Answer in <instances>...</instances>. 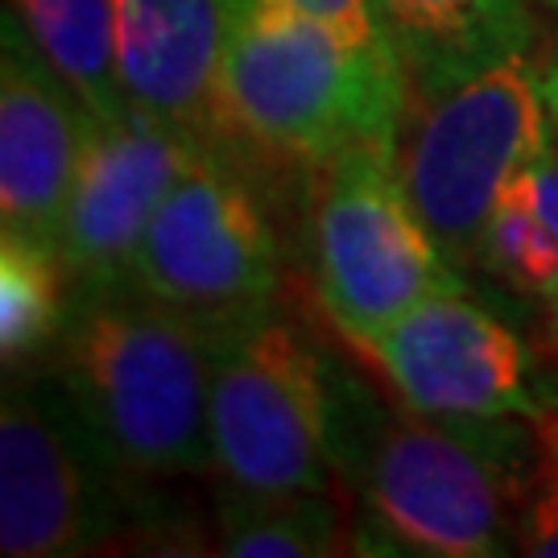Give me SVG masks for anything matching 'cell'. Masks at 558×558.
I'll return each instance as SVG.
<instances>
[{"label":"cell","instance_id":"1","mask_svg":"<svg viewBox=\"0 0 558 558\" xmlns=\"http://www.w3.org/2000/svg\"><path fill=\"white\" fill-rule=\"evenodd\" d=\"M327 426L356 550L493 558L518 550V484L456 426L327 356Z\"/></svg>","mask_w":558,"mask_h":558},{"label":"cell","instance_id":"2","mask_svg":"<svg viewBox=\"0 0 558 558\" xmlns=\"http://www.w3.org/2000/svg\"><path fill=\"white\" fill-rule=\"evenodd\" d=\"M46 377L133 484L216 468L207 323L133 286L75 299Z\"/></svg>","mask_w":558,"mask_h":558},{"label":"cell","instance_id":"3","mask_svg":"<svg viewBox=\"0 0 558 558\" xmlns=\"http://www.w3.org/2000/svg\"><path fill=\"white\" fill-rule=\"evenodd\" d=\"M405 71L360 54L290 0H228L223 141L315 174L352 145H398Z\"/></svg>","mask_w":558,"mask_h":558},{"label":"cell","instance_id":"4","mask_svg":"<svg viewBox=\"0 0 558 558\" xmlns=\"http://www.w3.org/2000/svg\"><path fill=\"white\" fill-rule=\"evenodd\" d=\"M550 124L546 80L530 54L405 83L393 161L459 269L476 265L500 195L550 145Z\"/></svg>","mask_w":558,"mask_h":558},{"label":"cell","instance_id":"5","mask_svg":"<svg viewBox=\"0 0 558 558\" xmlns=\"http://www.w3.org/2000/svg\"><path fill=\"white\" fill-rule=\"evenodd\" d=\"M311 269L323 315L352 348L418 302L468 290L401 186L393 145H352L315 170Z\"/></svg>","mask_w":558,"mask_h":558},{"label":"cell","instance_id":"6","mask_svg":"<svg viewBox=\"0 0 558 558\" xmlns=\"http://www.w3.org/2000/svg\"><path fill=\"white\" fill-rule=\"evenodd\" d=\"M211 459L244 493H339L327 426V356L278 306L211 331Z\"/></svg>","mask_w":558,"mask_h":558},{"label":"cell","instance_id":"7","mask_svg":"<svg viewBox=\"0 0 558 558\" xmlns=\"http://www.w3.org/2000/svg\"><path fill=\"white\" fill-rule=\"evenodd\" d=\"M281 240L260 182L232 145H203L145 228L133 290L211 331L278 306Z\"/></svg>","mask_w":558,"mask_h":558},{"label":"cell","instance_id":"8","mask_svg":"<svg viewBox=\"0 0 558 558\" xmlns=\"http://www.w3.org/2000/svg\"><path fill=\"white\" fill-rule=\"evenodd\" d=\"M145 518V484L112 468L54 380L9 377L0 405V550L9 558L96 555Z\"/></svg>","mask_w":558,"mask_h":558},{"label":"cell","instance_id":"9","mask_svg":"<svg viewBox=\"0 0 558 558\" xmlns=\"http://www.w3.org/2000/svg\"><path fill=\"white\" fill-rule=\"evenodd\" d=\"M356 352L373 360L405 405L456 430L550 410L525 339L468 290L418 302Z\"/></svg>","mask_w":558,"mask_h":558},{"label":"cell","instance_id":"10","mask_svg":"<svg viewBox=\"0 0 558 558\" xmlns=\"http://www.w3.org/2000/svg\"><path fill=\"white\" fill-rule=\"evenodd\" d=\"M199 149L203 141L133 108L92 117L59 232L71 302L133 286L141 236Z\"/></svg>","mask_w":558,"mask_h":558},{"label":"cell","instance_id":"11","mask_svg":"<svg viewBox=\"0 0 558 558\" xmlns=\"http://www.w3.org/2000/svg\"><path fill=\"white\" fill-rule=\"evenodd\" d=\"M0 46V228L59 248L92 112L9 13Z\"/></svg>","mask_w":558,"mask_h":558},{"label":"cell","instance_id":"12","mask_svg":"<svg viewBox=\"0 0 558 558\" xmlns=\"http://www.w3.org/2000/svg\"><path fill=\"white\" fill-rule=\"evenodd\" d=\"M120 96L203 145L223 141L228 0H112Z\"/></svg>","mask_w":558,"mask_h":558},{"label":"cell","instance_id":"13","mask_svg":"<svg viewBox=\"0 0 558 558\" xmlns=\"http://www.w3.org/2000/svg\"><path fill=\"white\" fill-rule=\"evenodd\" d=\"M385 29L398 46L405 83L530 54V0H377Z\"/></svg>","mask_w":558,"mask_h":558},{"label":"cell","instance_id":"14","mask_svg":"<svg viewBox=\"0 0 558 558\" xmlns=\"http://www.w3.org/2000/svg\"><path fill=\"white\" fill-rule=\"evenodd\" d=\"M476 265L525 299L558 348V145L509 182L484 228Z\"/></svg>","mask_w":558,"mask_h":558},{"label":"cell","instance_id":"15","mask_svg":"<svg viewBox=\"0 0 558 558\" xmlns=\"http://www.w3.org/2000/svg\"><path fill=\"white\" fill-rule=\"evenodd\" d=\"M216 550L232 558H327L356 550L348 497L323 488L244 493L220 484Z\"/></svg>","mask_w":558,"mask_h":558},{"label":"cell","instance_id":"16","mask_svg":"<svg viewBox=\"0 0 558 558\" xmlns=\"http://www.w3.org/2000/svg\"><path fill=\"white\" fill-rule=\"evenodd\" d=\"M9 17L75 87L92 117H117L129 108L117 80L112 0H9Z\"/></svg>","mask_w":558,"mask_h":558},{"label":"cell","instance_id":"17","mask_svg":"<svg viewBox=\"0 0 558 558\" xmlns=\"http://www.w3.org/2000/svg\"><path fill=\"white\" fill-rule=\"evenodd\" d=\"M71 315V281L54 244L0 232V356L17 373L59 343Z\"/></svg>","mask_w":558,"mask_h":558},{"label":"cell","instance_id":"18","mask_svg":"<svg viewBox=\"0 0 558 558\" xmlns=\"http://www.w3.org/2000/svg\"><path fill=\"white\" fill-rule=\"evenodd\" d=\"M518 550L558 558V410L538 418V459L518 497Z\"/></svg>","mask_w":558,"mask_h":558},{"label":"cell","instance_id":"19","mask_svg":"<svg viewBox=\"0 0 558 558\" xmlns=\"http://www.w3.org/2000/svg\"><path fill=\"white\" fill-rule=\"evenodd\" d=\"M290 4L302 9L306 17H315L319 25H327V29L339 34L348 46H356L360 54L405 71L398 46H393L389 29H385V17H380L377 0H290Z\"/></svg>","mask_w":558,"mask_h":558},{"label":"cell","instance_id":"20","mask_svg":"<svg viewBox=\"0 0 558 558\" xmlns=\"http://www.w3.org/2000/svg\"><path fill=\"white\" fill-rule=\"evenodd\" d=\"M546 108H550V120H555V133H558V46H555V59L546 66Z\"/></svg>","mask_w":558,"mask_h":558},{"label":"cell","instance_id":"21","mask_svg":"<svg viewBox=\"0 0 558 558\" xmlns=\"http://www.w3.org/2000/svg\"><path fill=\"white\" fill-rule=\"evenodd\" d=\"M546 4H555V9H558V0H546Z\"/></svg>","mask_w":558,"mask_h":558}]
</instances>
